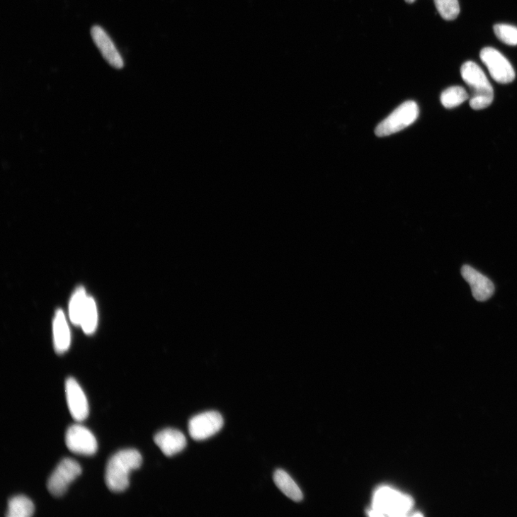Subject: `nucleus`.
<instances>
[{
    "instance_id": "nucleus-1",
    "label": "nucleus",
    "mask_w": 517,
    "mask_h": 517,
    "mask_svg": "<svg viewBox=\"0 0 517 517\" xmlns=\"http://www.w3.org/2000/svg\"><path fill=\"white\" fill-rule=\"evenodd\" d=\"M142 458L135 449L123 450L115 453L108 461L106 473V484L114 492L125 491L130 485V475L139 469Z\"/></svg>"
},
{
    "instance_id": "nucleus-2",
    "label": "nucleus",
    "mask_w": 517,
    "mask_h": 517,
    "mask_svg": "<svg viewBox=\"0 0 517 517\" xmlns=\"http://www.w3.org/2000/svg\"><path fill=\"white\" fill-rule=\"evenodd\" d=\"M460 74L472 91L471 108L479 110L489 107L494 100V89L482 68L473 62H467L461 67Z\"/></svg>"
},
{
    "instance_id": "nucleus-3",
    "label": "nucleus",
    "mask_w": 517,
    "mask_h": 517,
    "mask_svg": "<svg viewBox=\"0 0 517 517\" xmlns=\"http://www.w3.org/2000/svg\"><path fill=\"white\" fill-rule=\"evenodd\" d=\"M414 505L413 499L387 487L379 488L375 493L372 516H407Z\"/></svg>"
},
{
    "instance_id": "nucleus-4",
    "label": "nucleus",
    "mask_w": 517,
    "mask_h": 517,
    "mask_svg": "<svg viewBox=\"0 0 517 517\" xmlns=\"http://www.w3.org/2000/svg\"><path fill=\"white\" fill-rule=\"evenodd\" d=\"M419 116L416 102L407 101L377 127L375 134L382 137L397 133L415 123Z\"/></svg>"
},
{
    "instance_id": "nucleus-5",
    "label": "nucleus",
    "mask_w": 517,
    "mask_h": 517,
    "mask_svg": "<svg viewBox=\"0 0 517 517\" xmlns=\"http://www.w3.org/2000/svg\"><path fill=\"white\" fill-rule=\"evenodd\" d=\"M81 465L74 460L64 459L51 475L47 481L49 492L55 496H61L67 491L69 485L81 475Z\"/></svg>"
},
{
    "instance_id": "nucleus-6",
    "label": "nucleus",
    "mask_w": 517,
    "mask_h": 517,
    "mask_svg": "<svg viewBox=\"0 0 517 517\" xmlns=\"http://www.w3.org/2000/svg\"><path fill=\"white\" fill-rule=\"evenodd\" d=\"M480 58L496 82L505 84L514 80L515 72L513 67L496 49L491 47L483 48Z\"/></svg>"
},
{
    "instance_id": "nucleus-7",
    "label": "nucleus",
    "mask_w": 517,
    "mask_h": 517,
    "mask_svg": "<svg viewBox=\"0 0 517 517\" xmlns=\"http://www.w3.org/2000/svg\"><path fill=\"white\" fill-rule=\"evenodd\" d=\"M224 426V419L215 411H205L192 418L188 431L191 437L197 441L208 439L218 433Z\"/></svg>"
},
{
    "instance_id": "nucleus-8",
    "label": "nucleus",
    "mask_w": 517,
    "mask_h": 517,
    "mask_svg": "<svg viewBox=\"0 0 517 517\" xmlns=\"http://www.w3.org/2000/svg\"><path fill=\"white\" fill-rule=\"evenodd\" d=\"M66 444L72 452L84 455H94L98 444L93 434L86 428L73 425L66 433Z\"/></svg>"
},
{
    "instance_id": "nucleus-9",
    "label": "nucleus",
    "mask_w": 517,
    "mask_h": 517,
    "mask_svg": "<svg viewBox=\"0 0 517 517\" xmlns=\"http://www.w3.org/2000/svg\"><path fill=\"white\" fill-rule=\"evenodd\" d=\"M69 409L73 419L82 422L89 416V407L87 398L79 383L74 378H69L65 385Z\"/></svg>"
},
{
    "instance_id": "nucleus-10",
    "label": "nucleus",
    "mask_w": 517,
    "mask_h": 517,
    "mask_svg": "<svg viewBox=\"0 0 517 517\" xmlns=\"http://www.w3.org/2000/svg\"><path fill=\"white\" fill-rule=\"evenodd\" d=\"M461 275L470 285L473 296L477 301H486L494 295L495 288L492 280L472 267L462 266Z\"/></svg>"
},
{
    "instance_id": "nucleus-11",
    "label": "nucleus",
    "mask_w": 517,
    "mask_h": 517,
    "mask_svg": "<svg viewBox=\"0 0 517 517\" xmlns=\"http://www.w3.org/2000/svg\"><path fill=\"white\" fill-rule=\"evenodd\" d=\"M91 37L103 57L112 67L118 69L123 68V59L112 39L105 30L99 26H93L91 29Z\"/></svg>"
},
{
    "instance_id": "nucleus-12",
    "label": "nucleus",
    "mask_w": 517,
    "mask_h": 517,
    "mask_svg": "<svg viewBox=\"0 0 517 517\" xmlns=\"http://www.w3.org/2000/svg\"><path fill=\"white\" fill-rule=\"evenodd\" d=\"M154 441L168 457L181 453L187 444L185 436L175 429H166L158 433L154 436Z\"/></svg>"
},
{
    "instance_id": "nucleus-13",
    "label": "nucleus",
    "mask_w": 517,
    "mask_h": 517,
    "mask_svg": "<svg viewBox=\"0 0 517 517\" xmlns=\"http://www.w3.org/2000/svg\"><path fill=\"white\" fill-rule=\"evenodd\" d=\"M55 347L58 353L66 352L71 344V334L64 313L58 309L54 320Z\"/></svg>"
},
{
    "instance_id": "nucleus-14",
    "label": "nucleus",
    "mask_w": 517,
    "mask_h": 517,
    "mask_svg": "<svg viewBox=\"0 0 517 517\" xmlns=\"http://www.w3.org/2000/svg\"><path fill=\"white\" fill-rule=\"evenodd\" d=\"M273 480L278 488L291 500L296 502L302 500L303 495L301 490L285 471L277 470L274 474Z\"/></svg>"
},
{
    "instance_id": "nucleus-15",
    "label": "nucleus",
    "mask_w": 517,
    "mask_h": 517,
    "mask_svg": "<svg viewBox=\"0 0 517 517\" xmlns=\"http://www.w3.org/2000/svg\"><path fill=\"white\" fill-rule=\"evenodd\" d=\"M35 507L33 503L25 496H17L8 502L6 516L8 517H30L33 515Z\"/></svg>"
},
{
    "instance_id": "nucleus-16",
    "label": "nucleus",
    "mask_w": 517,
    "mask_h": 517,
    "mask_svg": "<svg viewBox=\"0 0 517 517\" xmlns=\"http://www.w3.org/2000/svg\"><path fill=\"white\" fill-rule=\"evenodd\" d=\"M88 295L83 287H79L73 294L69 303V317L72 323L80 326L81 316L86 306Z\"/></svg>"
},
{
    "instance_id": "nucleus-17",
    "label": "nucleus",
    "mask_w": 517,
    "mask_h": 517,
    "mask_svg": "<svg viewBox=\"0 0 517 517\" xmlns=\"http://www.w3.org/2000/svg\"><path fill=\"white\" fill-rule=\"evenodd\" d=\"M469 98L470 95L467 91L458 86L448 88L441 96L442 105L447 109L457 108Z\"/></svg>"
},
{
    "instance_id": "nucleus-18",
    "label": "nucleus",
    "mask_w": 517,
    "mask_h": 517,
    "mask_svg": "<svg viewBox=\"0 0 517 517\" xmlns=\"http://www.w3.org/2000/svg\"><path fill=\"white\" fill-rule=\"evenodd\" d=\"M98 323V312L94 299L88 296L84 307L80 326L86 334H92L96 329Z\"/></svg>"
},
{
    "instance_id": "nucleus-19",
    "label": "nucleus",
    "mask_w": 517,
    "mask_h": 517,
    "mask_svg": "<svg viewBox=\"0 0 517 517\" xmlns=\"http://www.w3.org/2000/svg\"><path fill=\"white\" fill-rule=\"evenodd\" d=\"M434 3L441 16L445 21H453L460 13L458 0H434Z\"/></svg>"
},
{
    "instance_id": "nucleus-20",
    "label": "nucleus",
    "mask_w": 517,
    "mask_h": 517,
    "mask_svg": "<svg viewBox=\"0 0 517 517\" xmlns=\"http://www.w3.org/2000/svg\"><path fill=\"white\" fill-rule=\"evenodd\" d=\"M496 37L504 43L517 45V28L507 24H497L494 27Z\"/></svg>"
},
{
    "instance_id": "nucleus-21",
    "label": "nucleus",
    "mask_w": 517,
    "mask_h": 517,
    "mask_svg": "<svg viewBox=\"0 0 517 517\" xmlns=\"http://www.w3.org/2000/svg\"><path fill=\"white\" fill-rule=\"evenodd\" d=\"M415 1L416 0H405V2L409 4H413Z\"/></svg>"
}]
</instances>
